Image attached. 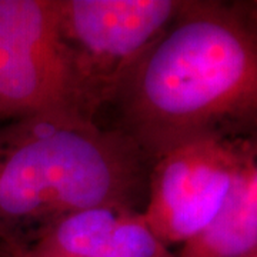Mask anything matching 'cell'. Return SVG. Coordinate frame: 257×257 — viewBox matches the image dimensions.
Segmentation results:
<instances>
[{"label": "cell", "instance_id": "9c48e42d", "mask_svg": "<svg viewBox=\"0 0 257 257\" xmlns=\"http://www.w3.org/2000/svg\"><path fill=\"white\" fill-rule=\"evenodd\" d=\"M241 257H257V244L254 246V247L251 248L250 251H247L246 254H243Z\"/></svg>", "mask_w": 257, "mask_h": 257}, {"label": "cell", "instance_id": "5b68a950", "mask_svg": "<svg viewBox=\"0 0 257 257\" xmlns=\"http://www.w3.org/2000/svg\"><path fill=\"white\" fill-rule=\"evenodd\" d=\"M59 110L82 114L57 0H0V119Z\"/></svg>", "mask_w": 257, "mask_h": 257}, {"label": "cell", "instance_id": "52a82bcc", "mask_svg": "<svg viewBox=\"0 0 257 257\" xmlns=\"http://www.w3.org/2000/svg\"><path fill=\"white\" fill-rule=\"evenodd\" d=\"M257 244V139L223 209L207 229L175 257H241Z\"/></svg>", "mask_w": 257, "mask_h": 257}, {"label": "cell", "instance_id": "ba28073f", "mask_svg": "<svg viewBox=\"0 0 257 257\" xmlns=\"http://www.w3.org/2000/svg\"><path fill=\"white\" fill-rule=\"evenodd\" d=\"M247 6H248V9H250V12H251V15H253L254 19L257 20V0L256 2H248Z\"/></svg>", "mask_w": 257, "mask_h": 257}, {"label": "cell", "instance_id": "277c9868", "mask_svg": "<svg viewBox=\"0 0 257 257\" xmlns=\"http://www.w3.org/2000/svg\"><path fill=\"white\" fill-rule=\"evenodd\" d=\"M250 143L204 136L173 147L152 163L142 213L157 239L167 247L183 246L216 220L244 166Z\"/></svg>", "mask_w": 257, "mask_h": 257}, {"label": "cell", "instance_id": "3957f363", "mask_svg": "<svg viewBox=\"0 0 257 257\" xmlns=\"http://www.w3.org/2000/svg\"><path fill=\"white\" fill-rule=\"evenodd\" d=\"M79 109L94 119L162 37L183 0H57Z\"/></svg>", "mask_w": 257, "mask_h": 257}, {"label": "cell", "instance_id": "8992f818", "mask_svg": "<svg viewBox=\"0 0 257 257\" xmlns=\"http://www.w3.org/2000/svg\"><path fill=\"white\" fill-rule=\"evenodd\" d=\"M0 257H175L142 209L97 204L74 211Z\"/></svg>", "mask_w": 257, "mask_h": 257}, {"label": "cell", "instance_id": "7a4b0ae2", "mask_svg": "<svg viewBox=\"0 0 257 257\" xmlns=\"http://www.w3.org/2000/svg\"><path fill=\"white\" fill-rule=\"evenodd\" d=\"M152 163L119 128L69 110L0 127V253L97 204L139 209Z\"/></svg>", "mask_w": 257, "mask_h": 257}, {"label": "cell", "instance_id": "6da1fadb", "mask_svg": "<svg viewBox=\"0 0 257 257\" xmlns=\"http://www.w3.org/2000/svg\"><path fill=\"white\" fill-rule=\"evenodd\" d=\"M150 163L193 139H257V20L247 3L183 2L116 94Z\"/></svg>", "mask_w": 257, "mask_h": 257}]
</instances>
